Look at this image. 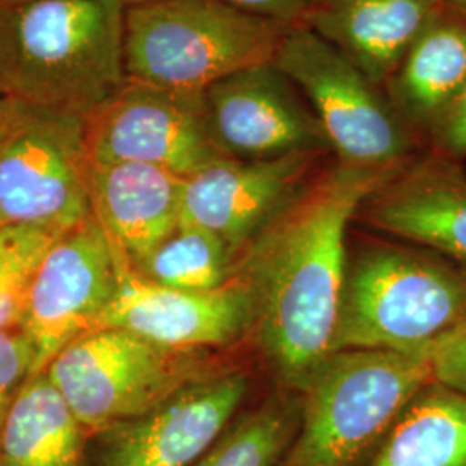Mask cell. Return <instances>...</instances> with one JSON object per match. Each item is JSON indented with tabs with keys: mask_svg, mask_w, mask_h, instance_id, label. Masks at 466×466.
Here are the masks:
<instances>
[{
	"mask_svg": "<svg viewBox=\"0 0 466 466\" xmlns=\"http://www.w3.org/2000/svg\"><path fill=\"white\" fill-rule=\"evenodd\" d=\"M398 171L335 159L235 265L233 277L252 292V333L290 392L302 394L333 354L348 265V227L361 204Z\"/></svg>",
	"mask_w": 466,
	"mask_h": 466,
	"instance_id": "1",
	"label": "cell"
},
{
	"mask_svg": "<svg viewBox=\"0 0 466 466\" xmlns=\"http://www.w3.org/2000/svg\"><path fill=\"white\" fill-rule=\"evenodd\" d=\"M466 319V269L418 244L368 240L348 250L333 352L429 356Z\"/></svg>",
	"mask_w": 466,
	"mask_h": 466,
	"instance_id": "2",
	"label": "cell"
},
{
	"mask_svg": "<svg viewBox=\"0 0 466 466\" xmlns=\"http://www.w3.org/2000/svg\"><path fill=\"white\" fill-rule=\"evenodd\" d=\"M121 0L9 7L5 97L86 117L127 84Z\"/></svg>",
	"mask_w": 466,
	"mask_h": 466,
	"instance_id": "3",
	"label": "cell"
},
{
	"mask_svg": "<svg viewBox=\"0 0 466 466\" xmlns=\"http://www.w3.org/2000/svg\"><path fill=\"white\" fill-rule=\"evenodd\" d=\"M433 382L429 356L337 350L302 396L298 437L282 466H370L402 411Z\"/></svg>",
	"mask_w": 466,
	"mask_h": 466,
	"instance_id": "4",
	"label": "cell"
},
{
	"mask_svg": "<svg viewBox=\"0 0 466 466\" xmlns=\"http://www.w3.org/2000/svg\"><path fill=\"white\" fill-rule=\"evenodd\" d=\"M292 28L223 0H159L127 7V75L144 84L206 92L235 73L273 63Z\"/></svg>",
	"mask_w": 466,
	"mask_h": 466,
	"instance_id": "5",
	"label": "cell"
},
{
	"mask_svg": "<svg viewBox=\"0 0 466 466\" xmlns=\"http://www.w3.org/2000/svg\"><path fill=\"white\" fill-rule=\"evenodd\" d=\"M219 370L211 350H171L99 327L67 344L44 371L85 431L97 433Z\"/></svg>",
	"mask_w": 466,
	"mask_h": 466,
	"instance_id": "6",
	"label": "cell"
},
{
	"mask_svg": "<svg viewBox=\"0 0 466 466\" xmlns=\"http://www.w3.org/2000/svg\"><path fill=\"white\" fill-rule=\"evenodd\" d=\"M273 65L296 85L317 115L337 161L400 169L429 149L383 86L306 26L283 38Z\"/></svg>",
	"mask_w": 466,
	"mask_h": 466,
	"instance_id": "7",
	"label": "cell"
},
{
	"mask_svg": "<svg viewBox=\"0 0 466 466\" xmlns=\"http://www.w3.org/2000/svg\"><path fill=\"white\" fill-rule=\"evenodd\" d=\"M85 117L0 99V219L65 233L94 217Z\"/></svg>",
	"mask_w": 466,
	"mask_h": 466,
	"instance_id": "8",
	"label": "cell"
},
{
	"mask_svg": "<svg viewBox=\"0 0 466 466\" xmlns=\"http://www.w3.org/2000/svg\"><path fill=\"white\" fill-rule=\"evenodd\" d=\"M92 165L142 163L187 178L218 159L204 92H185L127 80L85 117Z\"/></svg>",
	"mask_w": 466,
	"mask_h": 466,
	"instance_id": "9",
	"label": "cell"
},
{
	"mask_svg": "<svg viewBox=\"0 0 466 466\" xmlns=\"http://www.w3.org/2000/svg\"><path fill=\"white\" fill-rule=\"evenodd\" d=\"M116 287V250L96 218L54 240L19 325L34 350L32 375L44 371L75 339L99 329Z\"/></svg>",
	"mask_w": 466,
	"mask_h": 466,
	"instance_id": "10",
	"label": "cell"
},
{
	"mask_svg": "<svg viewBox=\"0 0 466 466\" xmlns=\"http://www.w3.org/2000/svg\"><path fill=\"white\" fill-rule=\"evenodd\" d=\"M325 157L327 152H300L275 159H218L184 178L182 221L217 235L237 265L313 182Z\"/></svg>",
	"mask_w": 466,
	"mask_h": 466,
	"instance_id": "11",
	"label": "cell"
},
{
	"mask_svg": "<svg viewBox=\"0 0 466 466\" xmlns=\"http://www.w3.org/2000/svg\"><path fill=\"white\" fill-rule=\"evenodd\" d=\"M249 390V373L237 368L188 383L97 432V466H192L240 413Z\"/></svg>",
	"mask_w": 466,
	"mask_h": 466,
	"instance_id": "12",
	"label": "cell"
},
{
	"mask_svg": "<svg viewBox=\"0 0 466 466\" xmlns=\"http://www.w3.org/2000/svg\"><path fill=\"white\" fill-rule=\"evenodd\" d=\"M116 250L117 287L99 327L135 333L184 350L230 348L254 329L252 292L238 277L215 290L194 292L150 282Z\"/></svg>",
	"mask_w": 466,
	"mask_h": 466,
	"instance_id": "13",
	"label": "cell"
},
{
	"mask_svg": "<svg viewBox=\"0 0 466 466\" xmlns=\"http://www.w3.org/2000/svg\"><path fill=\"white\" fill-rule=\"evenodd\" d=\"M204 102L211 135L228 157L254 161L332 152L311 106L273 63L211 85Z\"/></svg>",
	"mask_w": 466,
	"mask_h": 466,
	"instance_id": "14",
	"label": "cell"
},
{
	"mask_svg": "<svg viewBox=\"0 0 466 466\" xmlns=\"http://www.w3.org/2000/svg\"><path fill=\"white\" fill-rule=\"evenodd\" d=\"M356 219L466 269V169L460 161L423 152L380 185Z\"/></svg>",
	"mask_w": 466,
	"mask_h": 466,
	"instance_id": "15",
	"label": "cell"
},
{
	"mask_svg": "<svg viewBox=\"0 0 466 466\" xmlns=\"http://www.w3.org/2000/svg\"><path fill=\"white\" fill-rule=\"evenodd\" d=\"M184 178L142 163L90 167L94 218L132 265L182 223Z\"/></svg>",
	"mask_w": 466,
	"mask_h": 466,
	"instance_id": "16",
	"label": "cell"
},
{
	"mask_svg": "<svg viewBox=\"0 0 466 466\" xmlns=\"http://www.w3.org/2000/svg\"><path fill=\"white\" fill-rule=\"evenodd\" d=\"M446 0H317L306 28L387 84Z\"/></svg>",
	"mask_w": 466,
	"mask_h": 466,
	"instance_id": "17",
	"label": "cell"
},
{
	"mask_svg": "<svg viewBox=\"0 0 466 466\" xmlns=\"http://www.w3.org/2000/svg\"><path fill=\"white\" fill-rule=\"evenodd\" d=\"M465 85L466 9L446 0L383 90L400 116L427 140L437 117Z\"/></svg>",
	"mask_w": 466,
	"mask_h": 466,
	"instance_id": "18",
	"label": "cell"
},
{
	"mask_svg": "<svg viewBox=\"0 0 466 466\" xmlns=\"http://www.w3.org/2000/svg\"><path fill=\"white\" fill-rule=\"evenodd\" d=\"M84 425L46 371L32 375L0 433V466H84Z\"/></svg>",
	"mask_w": 466,
	"mask_h": 466,
	"instance_id": "19",
	"label": "cell"
},
{
	"mask_svg": "<svg viewBox=\"0 0 466 466\" xmlns=\"http://www.w3.org/2000/svg\"><path fill=\"white\" fill-rule=\"evenodd\" d=\"M370 466H466V392L425 385Z\"/></svg>",
	"mask_w": 466,
	"mask_h": 466,
	"instance_id": "20",
	"label": "cell"
},
{
	"mask_svg": "<svg viewBox=\"0 0 466 466\" xmlns=\"http://www.w3.org/2000/svg\"><path fill=\"white\" fill-rule=\"evenodd\" d=\"M300 418V394H275L238 413L192 466H282L299 432Z\"/></svg>",
	"mask_w": 466,
	"mask_h": 466,
	"instance_id": "21",
	"label": "cell"
},
{
	"mask_svg": "<svg viewBox=\"0 0 466 466\" xmlns=\"http://www.w3.org/2000/svg\"><path fill=\"white\" fill-rule=\"evenodd\" d=\"M132 268L150 282L206 292L230 282L235 263L217 235L182 221L175 232Z\"/></svg>",
	"mask_w": 466,
	"mask_h": 466,
	"instance_id": "22",
	"label": "cell"
},
{
	"mask_svg": "<svg viewBox=\"0 0 466 466\" xmlns=\"http://www.w3.org/2000/svg\"><path fill=\"white\" fill-rule=\"evenodd\" d=\"M59 235L26 225L0 227V332L19 329L35 275Z\"/></svg>",
	"mask_w": 466,
	"mask_h": 466,
	"instance_id": "23",
	"label": "cell"
},
{
	"mask_svg": "<svg viewBox=\"0 0 466 466\" xmlns=\"http://www.w3.org/2000/svg\"><path fill=\"white\" fill-rule=\"evenodd\" d=\"M35 354L21 330L0 332V433L19 390L32 377Z\"/></svg>",
	"mask_w": 466,
	"mask_h": 466,
	"instance_id": "24",
	"label": "cell"
},
{
	"mask_svg": "<svg viewBox=\"0 0 466 466\" xmlns=\"http://www.w3.org/2000/svg\"><path fill=\"white\" fill-rule=\"evenodd\" d=\"M429 149L452 161L466 157V85L427 135Z\"/></svg>",
	"mask_w": 466,
	"mask_h": 466,
	"instance_id": "25",
	"label": "cell"
},
{
	"mask_svg": "<svg viewBox=\"0 0 466 466\" xmlns=\"http://www.w3.org/2000/svg\"><path fill=\"white\" fill-rule=\"evenodd\" d=\"M431 363L435 382L466 392V319L433 348Z\"/></svg>",
	"mask_w": 466,
	"mask_h": 466,
	"instance_id": "26",
	"label": "cell"
},
{
	"mask_svg": "<svg viewBox=\"0 0 466 466\" xmlns=\"http://www.w3.org/2000/svg\"><path fill=\"white\" fill-rule=\"evenodd\" d=\"M233 7L290 26H304L317 0H223Z\"/></svg>",
	"mask_w": 466,
	"mask_h": 466,
	"instance_id": "27",
	"label": "cell"
},
{
	"mask_svg": "<svg viewBox=\"0 0 466 466\" xmlns=\"http://www.w3.org/2000/svg\"><path fill=\"white\" fill-rule=\"evenodd\" d=\"M7 38H9V7L0 2V99L5 97Z\"/></svg>",
	"mask_w": 466,
	"mask_h": 466,
	"instance_id": "28",
	"label": "cell"
},
{
	"mask_svg": "<svg viewBox=\"0 0 466 466\" xmlns=\"http://www.w3.org/2000/svg\"><path fill=\"white\" fill-rule=\"evenodd\" d=\"M125 4V7H135V5H146V4H154L159 0H121Z\"/></svg>",
	"mask_w": 466,
	"mask_h": 466,
	"instance_id": "29",
	"label": "cell"
},
{
	"mask_svg": "<svg viewBox=\"0 0 466 466\" xmlns=\"http://www.w3.org/2000/svg\"><path fill=\"white\" fill-rule=\"evenodd\" d=\"M4 5H7V7H17V5H25V4H32V2H36V0H0Z\"/></svg>",
	"mask_w": 466,
	"mask_h": 466,
	"instance_id": "30",
	"label": "cell"
},
{
	"mask_svg": "<svg viewBox=\"0 0 466 466\" xmlns=\"http://www.w3.org/2000/svg\"><path fill=\"white\" fill-rule=\"evenodd\" d=\"M450 4L452 5H456V7H461V9H466V0H448Z\"/></svg>",
	"mask_w": 466,
	"mask_h": 466,
	"instance_id": "31",
	"label": "cell"
},
{
	"mask_svg": "<svg viewBox=\"0 0 466 466\" xmlns=\"http://www.w3.org/2000/svg\"><path fill=\"white\" fill-rule=\"evenodd\" d=\"M0 227H4V221H2V219H0Z\"/></svg>",
	"mask_w": 466,
	"mask_h": 466,
	"instance_id": "32",
	"label": "cell"
}]
</instances>
